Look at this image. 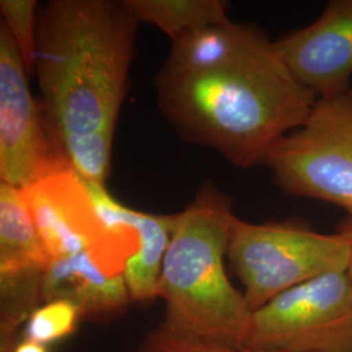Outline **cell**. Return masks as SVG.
<instances>
[{
  "label": "cell",
  "mask_w": 352,
  "mask_h": 352,
  "mask_svg": "<svg viewBox=\"0 0 352 352\" xmlns=\"http://www.w3.org/2000/svg\"><path fill=\"white\" fill-rule=\"evenodd\" d=\"M47 265L23 189L0 183V283L43 280Z\"/></svg>",
  "instance_id": "12"
},
{
  "label": "cell",
  "mask_w": 352,
  "mask_h": 352,
  "mask_svg": "<svg viewBox=\"0 0 352 352\" xmlns=\"http://www.w3.org/2000/svg\"><path fill=\"white\" fill-rule=\"evenodd\" d=\"M286 195L329 202L352 218V89L316 100L302 126L265 158Z\"/></svg>",
  "instance_id": "5"
},
{
  "label": "cell",
  "mask_w": 352,
  "mask_h": 352,
  "mask_svg": "<svg viewBox=\"0 0 352 352\" xmlns=\"http://www.w3.org/2000/svg\"><path fill=\"white\" fill-rule=\"evenodd\" d=\"M0 352H49L46 346L30 340H0Z\"/></svg>",
  "instance_id": "17"
},
{
  "label": "cell",
  "mask_w": 352,
  "mask_h": 352,
  "mask_svg": "<svg viewBox=\"0 0 352 352\" xmlns=\"http://www.w3.org/2000/svg\"><path fill=\"white\" fill-rule=\"evenodd\" d=\"M21 52L0 24V179L25 189L72 167L41 100L29 87Z\"/></svg>",
  "instance_id": "8"
},
{
  "label": "cell",
  "mask_w": 352,
  "mask_h": 352,
  "mask_svg": "<svg viewBox=\"0 0 352 352\" xmlns=\"http://www.w3.org/2000/svg\"><path fill=\"white\" fill-rule=\"evenodd\" d=\"M278 55L316 100L349 91L352 0H331L309 25L274 41Z\"/></svg>",
  "instance_id": "9"
},
{
  "label": "cell",
  "mask_w": 352,
  "mask_h": 352,
  "mask_svg": "<svg viewBox=\"0 0 352 352\" xmlns=\"http://www.w3.org/2000/svg\"><path fill=\"white\" fill-rule=\"evenodd\" d=\"M59 299L74 302L81 321L96 324L118 320L132 302L124 277L106 273L89 253L49 261L43 302Z\"/></svg>",
  "instance_id": "10"
},
{
  "label": "cell",
  "mask_w": 352,
  "mask_h": 352,
  "mask_svg": "<svg viewBox=\"0 0 352 352\" xmlns=\"http://www.w3.org/2000/svg\"><path fill=\"white\" fill-rule=\"evenodd\" d=\"M87 186L103 219L129 225L139 231V252L128 260L123 273L131 300L151 302L160 299L162 266L175 214L144 213L115 200L104 186L89 182Z\"/></svg>",
  "instance_id": "11"
},
{
  "label": "cell",
  "mask_w": 352,
  "mask_h": 352,
  "mask_svg": "<svg viewBox=\"0 0 352 352\" xmlns=\"http://www.w3.org/2000/svg\"><path fill=\"white\" fill-rule=\"evenodd\" d=\"M245 349L352 352V279L331 272L282 292L252 314Z\"/></svg>",
  "instance_id": "7"
},
{
  "label": "cell",
  "mask_w": 352,
  "mask_h": 352,
  "mask_svg": "<svg viewBox=\"0 0 352 352\" xmlns=\"http://www.w3.org/2000/svg\"><path fill=\"white\" fill-rule=\"evenodd\" d=\"M129 352H280L252 350V349H236L219 343L190 338L176 334L158 324L151 329L141 338L139 343Z\"/></svg>",
  "instance_id": "16"
},
{
  "label": "cell",
  "mask_w": 352,
  "mask_h": 352,
  "mask_svg": "<svg viewBox=\"0 0 352 352\" xmlns=\"http://www.w3.org/2000/svg\"><path fill=\"white\" fill-rule=\"evenodd\" d=\"M235 217L231 199L210 182L175 214L160 283V324L180 336L243 349L252 311L225 267Z\"/></svg>",
  "instance_id": "3"
},
{
  "label": "cell",
  "mask_w": 352,
  "mask_h": 352,
  "mask_svg": "<svg viewBox=\"0 0 352 352\" xmlns=\"http://www.w3.org/2000/svg\"><path fill=\"white\" fill-rule=\"evenodd\" d=\"M1 23L8 28L14 43L21 52L26 71L34 68L37 46L39 6L36 0H1Z\"/></svg>",
  "instance_id": "15"
},
{
  "label": "cell",
  "mask_w": 352,
  "mask_h": 352,
  "mask_svg": "<svg viewBox=\"0 0 352 352\" xmlns=\"http://www.w3.org/2000/svg\"><path fill=\"white\" fill-rule=\"evenodd\" d=\"M140 23L126 0L39 7L34 68L41 102L76 173L104 186L129 87Z\"/></svg>",
  "instance_id": "2"
},
{
  "label": "cell",
  "mask_w": 352,
  "mask_h": 352,
  "mask_svg": "<svg viewBox=\"0 0 352 352\" xmlns=\"http://www.w3.org/2000/svg\"><path fill=\"white\" fill-rule=\"evenodd\" d=\"M81 321L80 311L68 300L43 302L29 317L24 327V340L47 346L69 337Z\"/></svg>",
  "instance_id": "14"
},
{
  "label": "cell",
  "mask_w": 352,
  "mask_h": 352,
  "mask_svg": "<svg viewBox=\"0 0 352 352\" xmlns=\"http://www.w3.org/2000/svg\"><path fill=\"white\" fill-rule=\"evenodd\" d=\"M351 243L298 221L252 223L234 218L227 258L252 314L282 292L331 272H347Z\"/></svg>",
  "instance_id": "4"
},
{
  "label": "cell",
  "mask_w": 352,
  "mask_h": 352,
  "mask_svg": "<svg viewBox=\"0 0 352 352\" xmlns=\"http://www.w3.org/2000/svg\"><path fill=\"white\" fill-rule=\"evenodd\" d=\"M155 90L161 113L182 139L221 153L239 168L264 164L316 102L274 41L232 21L173 42Z\"/></svg>",
  "instance_id": "1"
},
{
  "label": "cell",
  "mask_w": 352,
  "mask_h": 352,
  "mask_svg": "<svg viewBox=\"0 0 352 352\" xmlns=\"http://www.w3.org/2000/svg\"><path fill=\"white\" fill-rule=\"evenodd\" d=\"M49 261L89 253L110 276H123L140 250L133 226L102 218L87 182L69 167L23 189Z\"/></svg>",
  "instance_id": "6"
},
{
  "label": "cell",
  "mask_w": 352,
  "mask_h": 352,
  "mask_svg": "<svg viewBox=\"0 0 352 352\" xmlns=\"http://www.w3.org/2000/svg\"><path fill=\"white\" fill-rule=\"evenodd\" d=\"M338 232H340L342 235H344L347 239L350 240L351 243L352 250V218H347L346 221H343L338 226ZM349 276L352 279V251H351V261H350V266H349V270H347Z\"/></svg>",
  "instance_id": "18"
},
{
  "label": "cell",
  "mask_w": 352,
  "mask_h": 352,
  "mask_svg": "<svg viewBox=\"0 0 352 352\" xmlns=\"http://www.w3.org/2000/svg\"><path fill=\"white\" fill-rule=\"evenodd\" d=\"M139 23L162 30L173 42L210 26L226 24L225 0H126Z\"/></svg>",
  "instance_id": "13"
}]
</instances>
